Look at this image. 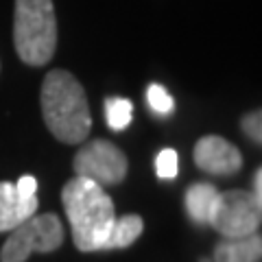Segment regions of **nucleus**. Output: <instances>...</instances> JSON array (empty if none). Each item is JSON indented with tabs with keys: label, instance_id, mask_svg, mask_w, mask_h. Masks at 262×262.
I'll list each match as a JSON object with an SVG mask.
<instances>
[{
	"label": "nucleus",
	"instance_id": "obj_1",
	"mask_svg": "<svg viewBox=\"0 0 262 262\" xmlns=\"http://www.w3.org/2000/svg\"><path fill=\"white\" fill-rule=\"evenodd\" d=\"M61 203L72 227V241L79 251H101L116 221L110 194L92 179L75 177L63 186Z\"/></svg>",
	"mask_w": 262,
	"mask_h": 262
},
{
	"label": "nucleus",
	"instance_id": "obj_2",
	"mask_svg": "<svg viewBox=\"0 0 262 262\" xmlns=\"http://www.w3.org/2000/svg\"><path fill=\"white\" fill-rule=\"evenodd\" d=\"M42 116L48 131L66 144H81L92 129L83 85L68 70H51L42 83Z\"/></svg>",
	"mask_w": 262,
	"mask_h": 262
},
{
	"label": "nucleus",
	"instance_id": "obj_3",
	"mask_svg": "<svg viewBox=\"0 0 262 262\" xmlns=\"http://www.w3.org/2000/svg\"><path fill=\"white\" fill-rule=\"evenodd\" d=\"M13 44L29 66H46L57 51V15L53 0H15Z\"/></svg>",
	"mask_w": 262,
	"mask_h": 262
},
{
	"label": "nucleus",
	"instance_id": "obj_4",
	"mask_svg": "<svg viewBox=\"0 0 262 262\" xmlns=\"http://www.w3.org/2000/svg\"><path fill=\"white\" fill-rule=\"evenodd\" d=\"M63 243L61 221L53 212L33 214L11 229L0 249V262H27L31 253H51Z\"/></svg>",
	"mask_w": 262,
	"mask_h": 262
},
{
	"label": "nucleus",
	"instance_id": "obj_5",
	"mask_svg": "<svg viewBox=\"0 0 262 262\" xmlns=\"http://www.w3.org/2000/svg\"><path fill=\"white\" fill-rule=\"evenodd\" d=\"M77 177L92 179L98 186H116L127 177V155L110 140H92L83 144L72 162Z\"/></svg>",
	"mask_w": 262,
	"mask_h": 262
},
{
	"label": "nucleus",
	"instance_id": "obj_6",
	"mask_svg": "<svg viewBox=\"0 0 262 262\" xmlns=\"http://www.w3.org/2000/svg\"><path fill=\"white\" fill-rule=\"evenodd\" d=\"M262 219V206L247 190H225L219 196L210 225L223 238H241V236L256 234Z\"/></svg>",
	"mask_w": 262,
	"mask_h": 262
},
{
	"label": "nucleus",
	"instance_id": "obj_7",
	"mask_svg": "<svg viewBox=\"0 0 262 262\" xmlns=\"http://www.w3.org/2000/svg\"><path fill=\"white\" fill-rule=\"evenodd\" d=\"M194 164L203 173L229 177L243 166V155L232 142L221 136H203L194 144Z\"/></svg>",
	"mask_w": 262,
	"mask_h": 262
},
{
	"label": "nucleus",
	"instance_id": "obj_8",
	"mask_svg": "<svg viewBox=\"0 0 262 262\" xmlns=\"http://www.w3.org/2000/svg\"><path fill=\"white\" fill-rule=\"evenodd\" d=\"M37 212V196L20 199L11 182H0V232H11Z\"/></svg>",
	"mask_w": 262,
	"mask_h": 262
},
{
	"label": "nucleus",
	"instance_id": "obj_9",
	"mask_svg": "<svg viewBox=\"0 0 262 262\" xmlns=\"http://www.w3.org/2000/svg\"><path fill=\"white\" fill-rule=\"evenodd\" d=\"M221 192L212 184H192L186 190V212L196 225H210Z\"/></svg>",
	"mask_w": 262,
	"mask_h": 262
},
{
	"label": "nucleus",
	"instance_id": "obj_10",
	"mask_svg": "<svg viewBox=\"0 0 262 262\" xmlns=\"http://www.w3.org/2000/svg\"><path fill=\"white\" fill-rule=\"evenodd\" d=\"M262 238L260 234L241 236V238H223L214 249V262H260Z\"/></svg>",
	"mask_w": 262,
	"mask_h": 262
},
{
	"label": "nucleus",
	"instance_id": "obj_11",
	"mask_svg": "<svg viewBox=\"0 0 262 262\" xmlns=\"http://www.w3.org/2000/svg\"><path fill=\"white\" fill-rule=\"evenodd\" d=\"M142 229H144V221L138 214H127V216L116 219L112 229H110V234H107V241H105L103 249L129 247V245H134L138 241V236L142 234Z\"/></svg>",
	"mask_w": 262,
	"mask_h": 262
},
{
	"label": "nucleus",
	"instance_id": "obj_12",
	"mask_svg": "<svg viewBox=\"0 0 262 262\" xmlns=\"http://www.w3.org/2000/svg\"><path fill=\"white\" fill-rule=\"evenodd\" d=\"M105 116H107V125L112 131H122L131 125L134 118V105L127 98L114 96L105 101Z\"/></svg>",
	"mask_w": 262,
	"mask_h": 262
},
{
	"label": "nucleus",
	"instance_id": "obj_13",
	"mask_svg": "<svg viewBox=\"0 0 262 262\" xmlns=\"http://www.w3.org/2000/svg\"><path fill=\"white\" fill-rule=\"evenodd\" d=\"M146 101H149L151 110L155 114H162V116H166V114L173 112V96L166 92V88H162L158 83L149 85V90H146Z\"/></svg>",
	"mask_w": 262,
	"mask_h": 262
},
{
	"label": "nucleus",
	"instance_id": "obj_14",
	"mask_svg": "<svg viewBox=\"0 0 262 262\" xmlns=\"http://www.w3.org/2000/svg\"><path fill=\"white\" fill-rule=\"evenodd\" d=\"M177 168H179L177 151L164 149V151L158 153V158H155V173H158L160 179H173V177H177Z\"/></svg>",
	"mask_w": 262,
	"mask_h": 262
},
{
	"label": "nucleus",
	"instance_id": "obj_15",
	"mask_svg": "<svg viewBox=\"0 0 262 262\" xmlns=\"http://www.w3.org/2000/svg\"><path fill=\"white\" fill-rule=\"evenodd\" d=\"M241 127H243L245 136H247L249 140L260 144V140H262V116H260V110L245 114L243 120H241Z\"/></svg>",
	"mask_w": 262,
	"mask_h": 262
},
{
	"label": "nucleus",
	"instance_id": "obj_16",
	"mask_svg": "<svg viewBox=\"0 0 262 262\" xmlns=\"http://www.w3.org/2000/svg\"><path fill=\"white\" fill-rule=\"evenodd\" d=\"M13 186L20 199H33V196H37V179L33 175H22Z\"/></svg>",
	"mask_w": 262,
	"mask_h": 262
},
{
	"label": "nucleus",
	"instance_id": "obj_17",
	"mask_svg": "<svg viewBox=\"0 0 262 262\" xmlns=\"http://www.w3.org/2000/svg\"><path fill=\"white\" fill-rule=\"evenodd\" d=\"M251 196L256 199V203L262 206V170L260 168L253 173V192H251Z\"/></svg>",
	"mask_w": 262,
	"mask_h": 262
}]
</instances>
